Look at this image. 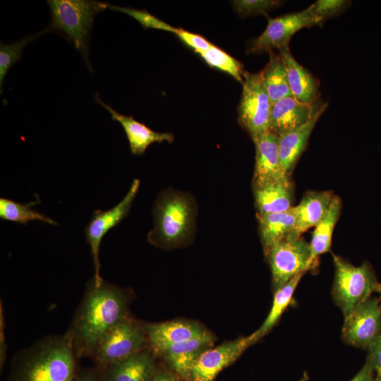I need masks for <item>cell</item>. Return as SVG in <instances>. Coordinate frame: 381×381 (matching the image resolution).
Returning <instances> with one entry per match:
<instances>
[{"label": "cell", "instance_id": "6da1fadb", "mask_svg": "<svg viewBox=\"0 0 381 381\" xmlns=\"http://www.w3.org/2000/svg\"><path fill=\"white\" fill-rule=\"evenodd\" d=\"M131 293L126 289L93 277L87 287L68 330L76 356L92 357L99 341L129 315Z\"/></svg>", "mask_w": 381, "mask_h": 381}, {"label": "cell", "instance_id": "7a4b0ae2", "mask_svg": "<svg viewBox=\"0 0 381 381\" xmlns=\"http://www.w3.org/2000/svg\"><path fill=\"white\" fill-rule=\"evenodd\" d=\"M77 359L67 332L47 336L13 356L8 381H71Z\"/></svg>", "mask_w": 381, "mask_h": 381}, {"label": "cell", "instance_id": "3957f363", "mask_svg": "<svg viewBox=\"0 0 381 381\" xmlns=\"http://www.w3.org/2000/svg\"><path fill=\"white\" fill-rule=\"evenodd\" d=\"M51 22L47 27L64 37L82 55L90 71L89 38L95 17L108 8V3L94 0H48Z\"/></svg>", "mask_w": 381, "mask_h": 381}, {"label": "cell", "instance_id": "277c9868", "mask_svg": "<svg viewBox=\"0 0 381 381\" xmlns=\"http://www.w3.org/2000/svg\"><path fill=\"white\" fill-rule=\"evenodd\" d=\"M154 215L155 228L148 234L151 243L167 248L188 239L193 220V207L188 198L162 194L155 203Z\"/></svg>", "mask_w": 381, "mask_h": 381}, {"label": "cell", "instance_id": "5b68a950", "mask_svg": "<svg viewBox=\"0 0 381 381\" xmlns=\"http://www.w3.org/2000/svg\"><path fill=\"white\" fill-rule=\"evenodd\" d=\"M332 255L334 278L332 295L335 304L346 317L376 292L379 282L368 262L354 266L339 255Z\"/></svg>", "mask_w": 381, "mask_h": 381}, {"label": "cell", "instance_id": "8992f818", "mask_svg": "<svg viewBox=\"0 0 381 381\" xmlns=\"http://www.w3.org/2000/svg\"><path fill=\"white\" fill-rule=\"evenodd\" d=\"M147 348L143 323L128 315L105 334L91 358L96 365L105 368Z\"/></svg>", "mask_w": 381, "mask_h": 381}, {"label": "cell", "instance_id": "52a82bcc", "mask_svg": "<svg viewBox=\"0 0 381 381\" xmlns=\"http://www.w3.org/2000/svg\"><path fill=\"white\" fill-rule=\"evenodd\" d=\"M265 253L271 270L274 293L297 274L310 270V245L301 237L289 235L273 245Z\"/></svg>", "mask_w": 381, "mask_h": 381}, {"label": "cell", "instance_id": "ba28073f", "mask_svg": "<svg viewBox=\"0 0 381 381\" xmlns=\"http://www.w3.org/2000/svg\"><path fill=\"white\" fill-rule=\"evenodd\" d=\"M238 121L251 138L269 131L272 102L265 88L260 72L244 73Z\"/></svg>", "mask_w": 381, "mask_h": 381}, {"label": "cell", "instance_id": "9c48e42d", "mask_svg": "<svg viewBox=\"0 0 381 381\" xmlns=\"http://www.w3.org/2000/svg\"><path fill=\"white\" fill-rule=\"evenodd\" d=\"M320 23L309 7L299 12L270 18L263 32L248 43L247 53L262 54L275 49L279 50L289 45L291 38L299 30Z\"/></svg>", "mask_w": 381, "mask_h": 381}, {"label": "cell", "instance_id": "30bf717a", "mask_svg": "<svg viewBox=\"0 0 381 381\" xmlns=\"http://www.w3.org/2000/svg\"><path fill=\"white\" fill-rule=\"evenodd\" d=\"M140 181L134 179L125 197L115 206L105 211L96 210L85 226L84 233L89 244L95 267L93 279L100 281L99 247L104 236L117 226L128 214L133 201L138 190Z\"/></svg>", "mask_w": 381, "mask_h": 381}, {"label": "cell", "instance_id": "8fae6325", "mask_svg": "<svg viewBox=\"0 0 381 381\" xmlns=\"http://www.w3.org/2000/svg\"><path fill=\"white\" fill-rule=\"evenodd\" d=\"M381 332V306L372 296L344 317L341 337L353 347L367 349Z\"/></svg>", "mask_w": 381, "mask_h": 381}, {"label": "cell", "instance_id": "7c38bea8", "mask_svg": "<svg viewBox=\"0 0 381 381\" xmlns=\"http://www.w3.org/2000/svg\"><path fill=\"white\" fill-rule=\"evenodd\" d=\"M327 107L320 99L303 103L293 97L282 98L272 105L269 131L279 136L322 114Z\"/></svg>", "mask_w": 381, "mask_h": 381}, {"label": "cell", "instance_id": "4fadbf2b", "mask_svg": "<svg viewBox=\"0 0 381 381\" xmlns=\"http://www.w3.org/2000/svg\"><path fill=\"white\" fill-rule=\"evenodd\" d=\"M251 345L248 336L205 350L195 363L189 381H214L222 370L236 361Z\"/></svg>", "mask_w": 381, "mask_h": 381}, {"label": "cell", "instance_id": "5bb4252c", "mask_svg": "<svg viewBox=\"0 0 381 381\" xmlns=\"http://www.w3.org/2000/svg\"><path fill=\"white\" fill-rule=\"evenodd\" d=\"M255 147L253 186L291 182L284 170L279 152V136L268 131L253 139Z\"/></svg>", "mask_w": 381, "mask_h": 381}, {"label": "cell", "instance_id": "9a60e30c", "mask_svg": "<svg viewBox=\"0 0 381 381\" xmlns=\"http://www.w3.org/2000/svg\"><path fill=\"white\" fill-rule=\"evenodd\" d=\"M214 341V337L207 331L200 336L162 349L155 355L160 356L180 378L189 381L195 363L205 350L212 347Z\"/></svg>", "mask_w": 381, "mask_h": 381}, {"label": "cell", "instance_id": "2e32d148", "mask_svg": "<svg viewBox=\"0 0 381 381\" xmlns=\"http://www.w3.org/2000/svg\"><path fill=\"white\" fill-rule=\"evenodd\" d=\"M143 325L149 347L154 353L172 344L200 336L207 331L199 323L186 320Z\"/></svg>", "mask_w": 381, "mask_h": 381}, {"label": "cell", "instance_id": "e0dca14e", "mask_svg": "<svg viewBox=\"0 0 381 381\" xmlns=\"http://www.w3.org/2000/svg\"><path fill=\"white\" fill-rule=\"evenodd\" d=\"M95 100L110 113L112 120L121 125L132 155H143L147 147L154 143L164 141L171 143L174 140V135L171 133L154 131L144 123L136 121L133 116L116 111L111 106L103 102L98 94L95 96Z\"/></svg>", "mask_w": 381, "mask_h": 381}, {"label": "cell", "instance_id": "ac0fdd59", "mask_svg": "<svg viewBox=\"0 0 381 381\" xmlns=\"http://www.w3.org/2000/svg\"><path fill=\"white\" fill-rule=\"evenodd\" d=\"M157 370L155 355L145 349L104 368L105 381H151Z\"/></svg>", "mask_w": 381, "mask_h": 381}, {"label": "cell", "instance_id": "d6986e66", "mask_svg": "<svg viewBox=\"0 0 381 381\" xmlns=\"http://www.w3.org/2000/svg\"><path fill=\"white\" fill-rule=\"evenodd\" d=\"M287 73L288 83L293 97L303 103L319 99V81L292 56L289 45L279 50Z\"/></svg>", "mask_w": 381, "mask_h": 381}, {"label": "cell", "instance_id": "ffe728a7", "mask_svg": "<svg viewBox=\"0 0 381 381\" xmlns=\"http://www.w3.org/2000/svg\"><path fill=\"white\" fill-rule=\"evenodd\" d=\"M334 195L331 190L307 192L299 204L294 206L296 222L292 235L301 237L315 227L327 213Z\"/></svg>", "mask_w": 381, "mask_h": 381}, {"label": "cell", "instance_id": "44dd1931", "mask_svg": "<svg viewBox=\"0 0 381 381\" xmlns=\"http://www.w3.org/2000/svg\"><path fill=\"white\" fill-rule=\"evenodd\" d=\"M322 114L279 136V152L284 170L289 175L306 149L310 135Z\"/></svg>", "mask_w": 381, "mask_h": 381}, {"label": "cell", "instance_id": "7402d4cb", "mask_svg": "<svg viewBox=\"0 0 381 381\" xmlns=\"http://www.w3.org/2000/svg\"><path fill=\"white\" fill-rule=\"evenodd\" d=\"M259 230L265 253L275 243L292 235L296 217L294 206L287 211L258 215Z\"/></svg>", "mask_w": 381, "mask_h": 381}, {"label": "cell", "instance_id": "603a6c76", "mask_svg": "<svg viewBox=\"0 0 381 381\" xmlns=\"http://www.w3.org/2000/svg\"><path fill=\"white\" fill-rule=\"evenodd\" d=\"M258 215L282 212L292 206V183H272L254 188Z\"/></svg>", "mask_w": 381, "mask_h": 381}, {"label": "cell", "instance_id": "cb8c5ba5", "mask_svg": "<svg viewBox=\"0 0 381 381\" xmlns=\"http://www.w3.org/2000/svg\"><path fill=\"white\" fill-rule=\"evenodd\" d=\"M341 206L340 198L334 195L327 213L315 226L311 241L309 243L310 249L309 265L310 268L315 265L316 260L320 255L330 250L332 234L339 219Z\"/></svg>", "mask_w": 381, "mask_h": 381}, {"label": "cell", "instance_id": "d4e9b609", "mask_svg": "<svg viewBox=\"0 0 381 381\" xmlns=\"http://www.w3.org/2000/svg\"><path fill=\"white\" fill-rule=\"evenodd\" d=\"M269 54L270 60L260 73L269 98L272 104H274L282 98L293 96L282 56L274 50Z\"/></svg>", "mask_w": 381, "mask_h": 381}, {"label": "cell", "instance_id": "484cf974", "mask_svg": "<svg viewBox=\"0 0 381 381\" xmlns=\"http://www.w3.org/2000/svg\"><path fill=\"white\" fill-rule=\"evenodd\" d=\"M305 272L295 275L287 284L274 293L271 309L262 325L250 334L252 344L266 335L277 324L283 313L290 304L294 293Z\"/></svg>", "mask_w": 381, "mask_h": 381}, {"label": "cell", "instance_id": "4316f807", "mask_svg": "<svg viewBox=\"0 0 381 381\" xmlns=\"http://www.w3.org/2000/svg\"><path fill=\"white\" fill-rule=\"evenodd\" d=\"M32 204H22L8 198H1L0 218L22 224H27L32 220H37L57 225L54 220L32 209L31 207Z\"/></svg>", "mask_w": 381, "mask_h": 381}, {"label": "cell", "instance_id": "83f0119b", "mask_svg": "<svg viewBox=\"0 0 381 381\" xmlns=\"http://www.w3.org/2000/svg\"><path fill=\"white\" fill-rule=\"evenodd\" d=\"M199 54L210 66L227 73L238 82L243 83V66L220 48L212 45L209 49Z\"/></svg>", "mask_w": 381, "mask_h": 381}, {"label": "cell", "instance_id": "f1b7e54d", "mask_svg": "<svg viewBox=\"0 0 381 381\" xmlns=\"http://www.w3.org/2000/svg\"><path fill=\"white\" fill-rule=\"evenodd\" d=\"M49 32L47 28L30 35L11 44L0 43V90L2 92L3 83L10 68L18 61L22 56L24 47L37 37Z\"/></svg>", "mask_w": 381, "mask_h": 381}, {"label": "cell", "instance_id": "f546056e", "mask_svg": "<svg viewBox=\"0 0 381 381\" xmlns=\"http://www.w3.org/2000/svg\"><path fill=\"white\" fill-rule=\"evenodd\" d=\"M109 8L122 12L136 20L144 28H153L171 32L176 34L177 28L166 23L158 18L148 13L146 10L136 9L129 7H122L109 5Z\"/></svg>", "mask_w": 381, "mask_h": 381}, {"label": "cell", "instance_id": "4dcf8cb0", "mask_svg": "<svg viewBox=\"0 0 381 381\" xmlns=\"http://www.w3.org/2000/svg\"><path fill=\"white\" fill-rule=\"evenodd\" d=\"M284 1L278 0H237L233 1L234 9L242 16L266 15L281 6Z\"/></svg>", "mask_w": 381, "mask_h": 381}, {"label": "cell", "instance_id": "1f68e13d", "mask_svg": "<svg viewBox=\"0 0 381 381\" xmlns=\"http://www.w3.org/2000/svg\"><path fill=\"white\" fill-rule=\"evenodd\" d=\"M349 4V1L345 0H318L311 4L309 8L322 23L342 12Z\"/></svg>", "mask_w": 381, "mask_h": 381}, {"label": "cell", "instance_id": "d6a6232c", "mask_svg": "<svg viewBox=\"0 0 381 381\" xmlns=\"http://www.w3.org/2000/svg\"><path fill=\"white\" fill-rule=\"evenodd\" d=\"M176 35L183 42L194 49L198 54L205 52L213 45L203 37L181 28H177Z\"/></svg>", "mask_w": 381, "mask_h": 381}, {"label": "cell", "instance_id": "836d02e7", "mask_svg": "<svg viewBox=\"0 0 381 381\" xmlns=\"http://www.w3.org/2000/svg\"><path fill=\"white\" fill-rule=\"evenodd\" d=\"M71 381H105L104 368L96 365L78 368Z\"/></svg>", "mask_w": 381, "mask_h": 381}, {"label": "cell", "instance_id": "e575fe53", "mask_svg": "<svg viewBox=\"0 0 381 381\" xmlns=\"http://www.w3.org/2000/svg\"><path fill=\"white\" fill-rule=\"evenodd\" d=\"M367 358L371 362L376 376L381 378V332L368 346Z\"/></svg>", "mask_w": 381, "mask_h": 381}, {"label": "cell", "instance_id": "d590c367", "mask_svg": "<svg viewBox=\"0 0 381 381\" xmlns=\"http://www.w3.org/2000/svg\"><path fill=\"white\" fill-rule=\"evenodd\" d=\"M375 370L370 360L366 361L362 368L350 381H375Z\"/></svg>", "mask_w": 381, "mask_h": 381}, {"label": "cell", "instance_id": "8d00e7d4", "mask_svg": "<svg viewBox=\"0 0 381 381\" xmlns=\"http://www.w3.org/2000/svg\"><path fill=\"white\" fill-rule=\"evenodd\" d=\"M4 316L2 309V304H1L0 310V366L1 369L4 367L6 356V344L5 341V333H4Z\"/></svg>", "mask_w": 381, "mask_h": 381}, {"label": "cell", "instance_id": "74e56055", "mask_svg": "<svg viewBox=\"0 0 381 381\" xmlns=\"http://www.w3.org/2000/svg\"><path fill=\"white\" fill-rule=\"evenodd\" d=\"M151 381H180V380L179 377L171 370L157 369Z\"/></svg>", "mask_w": 381, "mask_h": 381}, {"label": "cell", "instance_id": "f35d334b", "mask_svg": "<svg viewBox=\"0 0 381 381\" xmlns=\"http://www.w3.org/2000/svg\"><path fill=\"white\" fill-rule=\"evenodd\" d=\"M376 292L379 293V294H380V296H379L378 299H379V301H380V306H381V284L380 283H379L378 285H377Z\"/></svg>", "mask_w": 381, "mask_h": 381}, {"label": "cell", "instance_id": "ab89813d", "mask_svg": "<svg viewBox=\"0 0 381 381\" xmlns=\"http://www.w3.org/2000/svg\"><path fill=\"white\" fill-rule=\"evenodd\" d=\"M308 375L306 373L303 374V376L301 377V379L299 381H308Z\"/></svg>", "mask_w": 381, "mask_h": 381}, {"label": "cell", "instance_id": "60d3db41", "mask_svg": "<svg viewBox=\"0 0 381 381\" xmlns=\"http://www.w3.org/2000/svg\"><path fill=\"white\" fill-rule=\"evenodd\" d=\"M375 381H381V378L376 376Z\"/></svg>", "mask_w": 381, "mask_h": 381}]
</instances>
